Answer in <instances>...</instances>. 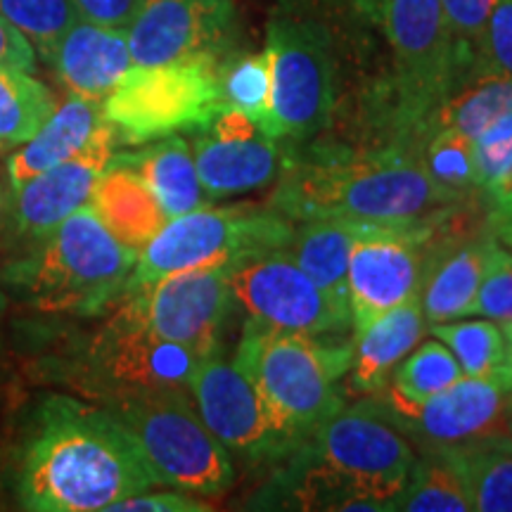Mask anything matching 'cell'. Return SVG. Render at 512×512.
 <instances>
[{"mask_svg":"<svg viewBox=\"0 0 512 512\" xmlns=\"http://www.w3.org/2000/svg\"><path fill=\"white\" fill-rule=\"evenodd\" d=\"M211 505L197 501L185 491L174 494H136L114 503L110 512H209Z\"/></svg>","mask_w":512,"mask_h":512,"instance_id":"40","label":"cell"},{"mask_svg":"<svg viewBox=\"0 0 512 512\" xmlns=\"http://www.w3.org/2000/svg\"><path fill=\"white\" fill-rule=\"evenodd\" d=\"M427 335L446 344L465 377H494L501 366L505 339L498 320H446L432 323Z\"/></svg>","mask_w":512,"mask_h":512,"instance_id":"32","label":"cell"},{"mask_svg":"<svg viewBox=\"0 0 512 512\" xmlns=\"http://www.w3.org/2000/svg\"><path fill=\"white\" fill-rule=\"evenodd\" d=\"M512 112V79L498 74H470L451 86L430 114V126H448L475 140L486 126Z\"/></svg>","mask_w":512,"mask_h":512,"instance_id":"27","label":"cell"},{"mask_svg":"<svg viewBox=\"0 0 512 512\" xmlns=\"http://www.w3.org/2000/svg\"><path fill=\"white\" fill-rule=\"evenodd\" d=\"M79 19L110 29H128L145 0H72Z\"/></svg>","mask_w":512,"mask_h":512,"instance_id":"41","label":"cell"},{"mask_svg":"<svg viewBox=\"0 0 512 512\" xmlns=\"http://www.w3.org/2000/svg\"><path fill=\"white\" fill-rule=\"evenodd\" d=\"M131 299L155 335L195 349L202 358L219 356L223 328L235 304L230 266L164 275L131 290Z\"/></svg>","mask_w":512,"mask_h":512,"instance_id":"15","label":"cell"},{"mask_svg":"<svg viewBox=\"0 0 512 512\" xmlns=\"http://www.w3.org/2000/svg\"><path fill=\"white\" fill-rule=\"evenodd\" d=\"M501 330L505 339V349H503L501 366H498V370L494 373V380L501 384L505 392H512V320L501 323Z\"/></svg>","mask_w":512,"mask_h":512,"instance_id":"43","label":"cell"},{"mask_svg":"<svg viewBox=\"0 0 512 512\" xmlns=\"http://www.w3.org/2000/svg\"><path fill=\"white\" fill-rule=\"evenodd\" d=\"M3 207H5V200H3V188H0V214H3Z\"/></svg>","mask_w":512,"mask_h":512,"instance_id":"46","label":"cell"},{"mask_svg":"<svg viewBox=\"0 0 512 512\" xmlns=\"http://www.w3.org/2000/svg\"><path fill=\"white\" fill-rule=\"evenodd\" d=\"M508 432H510V439H512V420L508 422Z\"/></svg>","mask_w":512,"mask_h":512,"instance_id":"47","label":"cell"},{"mask_svg":"<svg viewBox=\"0 0 512 512\" xmlns=\"http://www.w3.org/2000/svg\"><path fill=\"white\" fill-rule=\"evenodd\" d=\"M0 17L17 27L48 60L62 36L79 19L72 0H0Z\"/></svg>","mask_w":512,"mask_h":512,"instance_id":"35","label":"cell"},{"mask_svg":"<svg viewBox=\"0 0 512 512\" xmlns=\"http://www.w3.org/2000/svg\"><path fill=\"white\" fill-rule=\"evenodd\" d=\"M456 62V81L475 74L491 0H441ZM453 81V83H456Z\"/></svg>","mask_w":512,"mask_h":512,"instance_id":"37","label":"cell"},{"mask_svg":"<svg viewBox=\"0 0 512 512\" xmlns=\"http://www.w3.org/2000/svg\"><path fill=\"white\" fill-rule=\"evenodd\" d=\"M233 363L273 406L311 432L344 406L339 382L349 373L351 342L275 330L249 320Z\"/></svg>","mask_w":512,"mask_h":512,"instance_id":"5","label":"cell"},{"mask_svg":"<svg viewBox=\"0 0 512 512\" xmlns=\"http://www.w3.org/2000/svg\"><path fill=\"white\" fill-rule=\"evenodd\" d=\"M460 377L465 375L456 358L444 342L432 337L427 342H420L411 354L403 358L382 392L399 401L420 403L441 394L451 384H456Z\"/></svg>","mask_w":512,"mask_h":512,"instance_id":"31","label":"cell"},{"mask_svg":"<svg viewBox=\"0 0 512 512\" xmlns=\"http://www.w3.org/2000/svg\"><path fill=\"white\" fill-rule=\"evenodd\" d=\"M235 302L249 320L304 335H342L351 328L349 306L318 287L285 249L256 254L230 268Z\"/></svg>","mask_w":512,"mask_h":512,"instance_id":"13","label":"cell"},{"mask_svg":"<svg viewBox=\"0 0 512 512\" xmlns=\"http://www.w3.org/2000/svg\"><path fill=\"white\" fill-rule=\"evenodd\" d=\"M197 174L211 200L264 188L285 169L280 143L245 114L226 110L192 140Z\"/></svg>","mask_w":512,"mask_h":512,"instance_id":"18","label":"cell"},{"mask_svg":"<svg viewBox=\"0 0 512 512\" xmlns=\"http://www.w3.org/2000/svg\"><path fill=\"white\" fill-rule=\"evenodd\" d=\"M418 157L401 150L285 162L271 207L294 221L418 223L456 204Z\"/></svg>","mask_w":512,"mask_h":512,"instance_id":"2","label":"cell"},{"mask_svg":"<svg viewBox=\"0 0 512 512\" xmlns=\"http://www.w3.org/2000/svg\"><path fill=\"white\" fill-rule=\"evenodd\" d=\"M477 188L486 192L491 204L512 197V112L503 114L472 140Z\"/></svg>","mask_w":512,"mask_h":512,"instance_id":"36","label":"cell"},{"mask_svg":"<svg viewBox=\"0 0 512 512\" xmlns=\"http://www.w3.org/2000/svg\"><path fill=\"white\" fill-rule=\"evenodd\" d=\"M55 110L53 93L22 69H0V147H19Z\"/></svg>","mask_w":512,"mask_h":512,"instance_id":"30","label":"cell"},{"mask_svg":"<svg viewBox=\"0 0 512 512\" xmlns=\"http://www.w3.org/2000/svg\"><path fill=\"white\" fill-rule=\"evenodd\" d=\"M204 358L195 349L155 335L131 297L95 332L74 363V384L102 406L145 399L178 389L190 380Z\"/></svg>","mask_w":512,"mask_h":512,"instance_id":"8","label":"cell"},{"mask_svg":"<svg viewBox=\"0 0 512 512\" xmlns=\"http://www.w3.org/2000/svg\"><path fill=\"white\" fill-rule=\"evenodd\" d=\"M98 219L121 245L140 252L169 221L162 204L136 171L114 164L100 176L91 202Z\"/></svg>","mask_w":512,"mask_h":512,"instance_id":"24","label":"cell"},{"mask_svg":"<svg viewBox=\"0 0 512 512\" xmlns=\"http://www.w3.org/2000/svg\"><path fill=\"white\" fill-rule=\"evenodd\" d=\"M422 166L441 190L453 200H463L477 188L472 140L448 126H430V143L420 157Z\"/></svg>","mask_w":512,"mask_h":512,"instance_id":"34","label":"cell"},{"mask_svg":"<svg viewBox=\"0 0 512 512\" xmlns=\"http://www.w3.org/2000/svg\"><path fill=\"white\" fill-rule=\"evenodd\" d=\"M273 60V110L266 136L304 140L328 126L335 107V62L328 36L294 17H273L268 24Z\"/></svg>","mask_w":512,"mask_h":512,"instance_id":"11","label":"cell"},{"mask_svg":"<svg viewBox=\"0 0 512 512\" xmlns=\"http://www.w3.org/2000/svg\"><path fill=\"white\" fill-rule=\"evenodd\" d=\"M491 223H494L496 240L512 249V200L496 204L494 214H491Z\"/></svg>","mask_w":512,"mask_h":512,"instance_id":"44","label":"cell"},{"mask_svg":"<svg viewBox=\"0 0 512 512\" xmlns=\"http://www.w3.org/2000/svg\"><path fill=\"white\" fill-rule=\"evenodd\" d=\"M427 335V318L420 299L394 306L370 320L351 339L349 389L361 396H375L387 387L394 368Z\"/></svg>","mask_w":512,"mask_h":512,"instance_id":"22","label":"cell"},{"mask_svg":"<svg viewBox=\"0 0 512 512\" xmlns=\"http://www.w3.org/2000/svg\"><path fill=\"white\" fill-rule=\"evenodd\" d=\"M403 100L430 117L456 81V62L441 0H380Z\"/></svg>","mask_w":512,"mask_h":512,"instance_id":"16","label":"cell"},{"mask_svg":"<svg viewBox=\"0 0 512 512\" xmlns=\"http://www.w3.org/2000/svg\"><path fill=\"white\" fill-rule=\"evenodd\" d=\"M110 411L136 441L157 486L216 498L235 484L233 458L202 422L190 389L126 401Z\"/></svg>","mask_w":512,"mask_h":512,"instance_id":"7","label":"cell"},{"mask_svg":"<svg viewBox=\"0 0 512 512\" xmlns=\"http://www.w3.org/2000/svg\"><path fill=\"white\" fill-rule=\"evenodd\" d=\"M463 477L472 512H512V448H446Z\"/></svg>","mask_w":512,"mask_h":512,"instance_id":"29","label":"cell"},{"mask_svg":"<svg viewBox=\"0 0 512 512\" xmlns=\"http://www.w3.org/2000/svg\"><path fill=\"white\" fill-rule=\"evenodd\" d=\"M375 408L422 451L510 446L508 392L494 377H460L432 399L406 403L389 394L370 396Z\"/></svg>","mask_w":512,"mask_h":512,"instance_id":"12","label":"cell"},{"mask_svg":"<svg viewBox=\"0 0 512 512\" xmlns=\"http://www.w3.org/2000/svg\"><path fill=\"white\" fill-rule=\"evenodd\" d=\"M467 316L491 318L498 323L512 320V252L508 249H503L489 273L484 275Z\"/></svg>","mask_w":512,"mask_h":512,"instance_id":"39","label":"cell"},{"mask_svg":"<svg viewBox=\"0 0 512 512\" xmlns=\"http://www.w3.org/2000/svg\"><path fill=\"white\" fill-rule=\"evenodd\" d=\"M138 252L102 226L91 204L74 211L5 280L46 313H95L128 292Z\"/></svg>","mask_w":512,"mask_h":512,"instance_id":"4","label":"cell"},{"mask_svg":"<svg viewBox=\"0 0 512 512\" xmlns=\"http://www.w3.org/2000/svg\"><path fill=\"white\" fill-rule=\"evenodd\" d=\"M294 223L273 207L228 204L200 207L174 216L138 252L128 292L164 275L204 266L233 268L249 256L285 249Z\"/></svg>","mask_w":512,"mask_h":512,"instance_id":"6","label":"cell"},{"mask_svg":"<svg viewBox=\"0 0 512 512\" xmlns=\"http://www.w3.org/2000/svg\"><path fill=\"white\" fill-rule=\"evenodd\" d=\"M358 223L337 219H311L294 226L285 252L318 287L349 306L347 275Z\"/></svg>","mask_w":512,"mask_h":512,"instance_id":"26","label":"cell"},{"mask_svg":"<svg viewBox=\"0 0 512 512\" xmlns=\"http://www.w3.org/2000/svg\"><path fill=\"white\" fill-rule=\"evenodd\" d=\"M102 124L105 117H102V102L98 100L72 93L62 105H55L46 124L10 157L8 176L12 190L62 164L64 159L79 155Z\"/></svg>","mask_w":512,"mask_h":512,"instance_id":"23","label":"cell"},{"mask_svg":"<svg viewBox=\"0 0 512 512\" xmlns=\"http://www.w3.org/2000/svg\"><path fill=\"white\" fill-rule=\"evenodd\" d=\"M501 252L496 235L451 238L425 252L418 299L427 323L467 318L484 275Z\"/></svg>","mask_w":512,"mask_h":512,"instance_id":"20","label":"cell"},{"mask_svg":"<svg viewBox=\"0 0 512 512\" xmlns=\"http://www.w3.org/2000/svg\"><path fill=\"white\" fill-rule=\"evenodd\" d=\"M223 112L219 57L133 64L102 100V117L117 140L143 145L174 136L183 128H202Z\"/></svg>","mask_w":512,"mask_h":512,"instance_id":"9","label":"cell"},{"mask_svg":"<svg viewBox=\"0 0 512 512\" xmlns=\"http://www.w3.org/2000/svg\"><path fill=\"white\" fill-rule=\"evenodd\" d=\"M479 72L512 79V0H491L475 74Z\"/></svg>","mask_w":512,"mask_h":512,"instance_id":"38","label":"cell"},{"mask_svg":"<svg viewBox=\"0 0 512 512\" xmlns=\"http://www.w3.org/2000/svg\"><path fill=\"white\" fill-rule=\"evenodd\" d=\"M221 95L223 112L245 114L266 133L273 110V60L268 48L221 67Z\"/></svg>","mask_w":512,"mask_h":512,"instance_id":"33","label":"cell"},{"mask_svg":"<svg viewBox=\"0 0 512 512\" xmlns=\"http://www.w3.org/2000/svg\"><path fill=\"white\" fill-rule=\"evenodd\" d=\"M512 420V392H508V422Z\"/></svg>","mask_w":512,"mask_h":512,"instance_id":"45","label":"cell"},{"mask_svg":"<svg viewBox=\"0 0 512 512\" xmlns=\"http://www.w3.org/2000/svg\"><path fill=\"white\" fill-rule=\"evenodd\" d=\"M36 67L34 46L17 27L0 17V69H22L31 72Z\"/></svg>","mask_w":512,"mask_h":512,"instance_id":"42","label":"cell"},{"mask_svg":"<svg viewBox=\"0 0 512 512\" xmlns=\"http://www.w3.org/2000/svg\"><path fill=\"white\" fill-rule=\"evenodd\" d=\"M392 512H472L463 477L446 451H422L415 458Z\"/></svg>","mask_w":512,"mask_h":512,"instance_id":"28","label":"cell"},{"mask_svg":"<svg viewBox=\"0 0 512 512\" xmlns=\"http://www.w3.org/2000/svg\"><path fill=\"white\" fill-rule=\"evenodd\" d=\"M155 486L136 441L105 406L50 396L22 460L19 496L36 512H100Z\"/></svg>","mask_w":512,"mask_h":512,"instance_id":"1","label":"cell"},{"mask_svg":"<svg viewBox=\"0 0 512 512\" xmlns=\"http://www.w3.org/2000/svg\"><path fill=\"white\" fill-rule=\"evenodd\" d=\"M299 453L332 510L392 512L418 458L411 439L366 399L313 427Z\"/></svg>","mask_w":512,"mask_h":512,"instance_id":"3","label":"cell"},{"mask_svg":"<svg viewBox=\"0 0 512 512\" xmlns=\"http://www.w3.org/2000/svg\"><path fill=\"white\" fill-rule=\"evenodd\" d=\"M117 133L102 124L79 155L43 171L15 188V221L22 233L41 242L64 219L86 207L100 176L114 162Z\"/></svg>","mask_w":512,"mask_h":512,"instance_id":"19","label":"cell"},{"mask_svg":"<svg viewBox=\"0 0 512 512\" xmlns=\"http://www.w3.org/2000/svg\"><path fill=\"white\" fill-rule=\"evenodd\" d=\"M427 228L418 223H358L347 290L351 328L418 299Z\"/></svg>","mask_w":512,"mask_h":512,"instance_id":"14","label":"cell"},{"mask_svg":"<svg viewBox=\"0 0 512 512\" xmlns=\"http://www.w3.org/2000/svg\"><path fill=\"white\" fill-rule=\"evenodd\" d=\"M114 164L136 171L169 219L207 207L211 202L197 174L192 147L181 136L159 138V143L131 155H114Z\"/></svg>","mask_w":512,"mask_h":512,"instance_id":"25","label":"cell"},{"mask_svg":"<svg viewBox=\"0 0 512 512\" xmlns=\"http://www.w3.org/2000/svg\"><path fill=\"white\" fill-rule=\"evenodd\" d=\"M46 62L53 64L69 93L98 102L105 100L133 67L126 31L100 27L86 19H76Z\"/></svg>","mask_w":512,"mask_h":512,"instance_id":"21","label":"cell"},{"mask_svg":"<svg viewBox=\"0 0 512 512\" xmlns=\"http://www.w3.org/2000/svg\"><path fill=\"white\" fill-rule=\"evenodd\" d=\"M235 19L233 0H145L126 29L133 64L221 57L233 41Z\"/></svg>","mask_w":512,"mask_h":512,"instance_id":"17","label":"cell"},{"mask_svg":"<svg viewBox=\"0 0 512 512\" xmlns=\"http://www.w3.org/2000/svg\"><path fill=\"white\" fill-rule=\"evenodd\" d=\"M190 396L209 432L247 465L287 463L309 432L273 406L235 363L209 356L190 380Z\"/></svg>","mask_w":512,"mask_h":512,"instance_id":"10","label":"cell"},{"mask_svg":"<svg viewBox=\"0 0 512 512\" xmlns=\"http://www.w3.org/2000/svg\"><path fill=\"white\" fill-rule=\"evenodd\" d=\"M0 309H3V297H0Z\"/></svg>","mask_w":512,"mask_h":512,"instance_id":"48","label":"cell"}]
</instances>
